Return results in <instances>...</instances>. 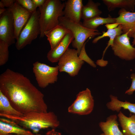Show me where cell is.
Instances as JSON below:
<instances>
[{
	"label": "cell",
	"instance_id": "cell-1",
	"mask_svg": "<svg viewBox=\"0 0 135 135\" xmlns=\"http://www.w3.org/2000/svg\"><path fill=\"white\" fill-rule=\"evenodd\" d=\"M0 90L12 107L23 114L48 112L43 94L21 73L7 69L0 76Z\"/></svg>",
	"mask_w": 135,
	"mask_h": 135
},
{
	"label": "cell",
	"instance_id": "cell-2",
	"mask_svg": "<svg viewBox=\"0 0 135 135\" xmlns=\"http://www.w3.org/2000/svg\"><path fill=\"white\" fill-rule=\"evenodd\" d=\"M0 116L13 121L21 127L31 130L35 134L42 129L56 128L60 124L57 116L52 112H32L20 116L0 113Z\"/></svg>",
	"mask_w": 135,
	"mask_h": 135
},
{
	"label": "cell",
	"instance_id": "cell-3",
	"mask_svg": "<svg viewBox=\"0 0 135 135\" xmlns=\"http://www.w3.org/2000/svg\"><path fill=\"white\" fill-rule=\"evenodd\" d=\"M65 3L60 0H46L39 8L40 38H43L46 32L59 24V18L64 16Z\"/></svg>",
	"mask_w": 135,
	"mask_h": 135
},
{
	"label": "cell",
	"instance_id": "cell-4",
	"mask_svg": "<svg viewBox=\"0 0 135 135\" xmlns=\"http://www.w3.org/2000/svg\"><path fill=\"white\" fill-rule=\"evenodd\" d=\"M59 20L60 24L64 26L72 34L74 39L72 42V45L74 48L76 49L78 56L86 39L102 34L97 29L88 28L83 26L82 23L74 22L64 16L60 17Z\"/></svg>",
	"mask_w": 135,
	"mask_h": 135
},
{
	"label": "cell",
	"instance_id": "cell-5",
	"mask_svg": "<svg viewBox=\"0 0 135 135\" xmlns=\"http://www.w3.org/2000/svg\"><path fill=\"white\" fill-rule=\"evenodd\" d=\"M40 12L37 10L32 14L16 40V46L17 50H21L27 45L30 44L40 34Z\"/></svg>",
	"mask_w": 135,
	"mask_h": 135
},
{
	"label": "cell",
	"instance_id": "cell-6",
	"mask_svg": "<svg viewBox=\"0 0 135 135\" xmlns=\"http://www.w3.org/2000/svg\"><path fill=\"white\" fill-rule=\"evenodd\" d=\"M57 65L60 72H65L71 76L78 75L84 62L79 58L76 50L68 48L60 57Z\"/></svg>",
	"mask_w": 135,
	"mask_h": 135
},
{
	"label": "cell",
	"instance_id": "cell-7",
	"mask_svg": "<svg viewBox=\"0 0 135 135\" xmlns=\"http://www.w3.org/2000/svg\"><path fill=\"white\" fill-rule=\"evenodd\" d=\"M33 72L38 86L44 88L57 81L59 70L58 66L52 67L37 61L33 64Z\"/></svg>",
	"mask_w": 135,
	"mask_h": 135
},
{
	"label": "cell",
	"instance_id": "cell-8",
	"mask_svg": "<svg viewBox=\"0 0 135 135\" xmlns=\"http://www.w3.org/2000/svg\"><path fill=\"white\" fill-rule=\"evenodd\" d=\"M94 100L90 90L87 88L80 92L76 100L68 108L69 113L81 115H87L92 111Z\"/></svg>",
	"mask_w": 135,
	"mask_h": 135
},
{
	"label": "cell",
	"instance_id": "cell-9",
	"mask_svg": "<svg viewBox=\"0 0 135 135\" xmlns=\"http://www.w3.org/2000/svg\"><path fill=\"white\" fill-rule=\"evenodd\" d=\"M130 32L116 37L111 46L114 55L127 61L135 58V48L131 44L128 36Z\"/></svg>",
	"mask_w": 135,
	"mask_h": 135
},
{
	"label": "cell",
	"instance_id": "cell-10",
	"mask_svg": "<svg viewBox=\"0 0 135 135\" xmlns=\"http://www.w3.org/2000/svg\"><path fill=\"white\" fill-rule=\"evenodd\" d=\"M14 28L12 14L8 8L0 15V40L9 46L15 42Z\"/></svg>",
	"mask_w": 135,
	"mask_h": 135
},
{
	"label": "cell",
	"instance_id": "cell-11",
	"mask_svg": "<svg viewBox=\"0 0 135 135\" xmlns=\"http://www.w3.org/2000/svg\"><path fill=\"white\" fill-rule=\"evenodd\" d=\"M8 8L12 15L14 28L15 37L16 40L32 14L20 6L16 0L12 7Z\"/></svg>",
	"mask_w": 135,
	"mask_h": 135
},
{
	"label": "cell",
	"instance_id": "cell-12",
	"mask_svg": "<svg viewBox=\"0 0 135 135\" xmlns=\"http://www.w3.org/2000/svg\"><path fill=\"white\" fill-rule=\"evenodd\" d=\"M119 16L116 18V22L121 26L123 34L130 31L128 36L130 38L135 32V12L120 9L118 12Z\"/></svg>",
	"mask_w": 135,
	"mask_h": 135
},
{
	"label": "cell",
	"instance_id": "cell-13",
	"mask_svg": "<svg viewBox=\"0 0 135 135\" xmlns=\"http://www.w3.org/2000/svg\"><path fill=\"white\" fill-rule=\"evenodd\" d=\"M82 0H68L65 3L64 16L74 22L80 23L83 6Z\"/></svg>",
	"mask_w": 135,
	"mask_h": 135
},
{
	"label": "cell",
	"instance_id": "cell-14",
	"mask_svg": "<svg viewBox=\"0 0 135 135\" xmlns=\"http://www.w3.org/2000/svg\"><path fill=\"white\" fill-rule=\"evenodd\" d=\"M74 39L73 34L70 31L55 48L49 51L47 55L48 60L52 63L58 62Z\"/></svg>",
	"mask_w": 135,
	"mask_h": 135
},
{
	"label": "cell",
	"instance_id": "cell-15",
	"mask_svg": "<svg viewBox=\"0 0 135 135\" xmlns=\"http://www.w3.org/2000/svg\"><path fill=\"white\" fill-rule=\"evenodd\" d=\"M22 135H35L25 130L13 121L3 118H0V135H10L12 134Z\"/></svg>",
	"mask_w": 135,
	"mask_h": 135
},
{
	"label": "cell",
	"instance_id": "cell-16",
	"mask_svg": "<svg viewBox=\"0 0 135 135\" xmlns=\"http://www.w3.org/2000/svg\"><path fill=\"white\" fill-rule=\"evenodd\" d=\"M70 31L63 26H58L44 34L50 45L51 50L55 48Z\"/></svg>",
	"mask_w": 135,
	"mask_h": 135
},
{
	"label": "cell",
	"instance_id": "cell-17",
	"mask_svg": "<svg viewBox=\"0 0 135 135\" xmlns=\"http://www.w3.org/2000/svg\"><path fill=\"white\" fill-rule=\"evenodd\" d=\"M116 114L111 115L105 122H101L99 125L105 135H124L119 130Z\"/></svg>",
	"mask_w": 135,
	"mask_h": 135
},
{
	"label": "cell",
	"instance_id": "cell-18",
	"mask_svg": "<svg viewBox=\"0 0 135 135\" xmlns=\"http://www.w3.org/2000/svg\"><path fill=\"white\" fill-rule=\"evenodd\" d=\"M118 116L123 134L135 135V114L128 117L120 111Z\"/></svg>",
	"mask_w": 135,
	"mask_h": 135
},
{
	"label": "cell",
	"instance_id": "cell-19",
	"mask_svg": "<svg viewBox=\"0 0 135 135\" xmlns=\"http://www.w3.org/2000/svg\"><path fill=\"white\" fill-rule=\"evenodd\" d=\"M111 100L106 104L107 108L112 111L119 112L122 108L128 110L130 113L135 114V104L131 103L125 100L124 102L119 100L118 97L112 95H110Z\"/></svg>",
	"mask_w": 135,
	"mask_h": 135
},
{
	"label": "cell",
	"instance_id": "cell-20",
	"mask_svg": "<svg viewBox=\"0 0 135 135\" xmlns=\"http://www.w3.org/2000/svg\"><path fill=\"white\" fill-rule=\"evenodd\" d=\"M109 12L114 10L116 8L124 9L134 12L135 6V0H103Z\"/></svg>",
	"mask_w": 135,
	"mask_h": 135
},
{
	"label": "cell",
	"instance_id": "cell-21",
	"mask_svg": "<svg viewBox=\"0 0 135 135\" xmlns=\"http://www.w3.org/2000/svg\"><path fill=\"white\" fill-rule=\"evenodd\" d=\"M100 4L95 2L92 0H89L85 5H83L82 10L81 19L84 20H88L99 16L102 12L98 8Z\"/></svg>",
	"mask_w": 135,
	"mask_h": 135
},
{
	"label": "cell",
	"instance_id": "cell-22",
	"mask_svg": "<svg viewBox=\"0 0 135 135\" xmlns=\"http://www.w3.org/2000/svg\"><path fill=\"white\" fill-rule=\"evenodd\" d=\"M123 32L122 28L120 24L116 28L108 30L107 31L102 32V34L101 35L95 38L92 40V42L93 44L96 43L100 39L108 37L110 38V40L108 41L107 46L104 50L101 59L103 60L104 54L107 49L110 46H112L114 40L116 37L120 36L122 34Z\"/></svg>",
	"mask_w": 135,
	"mask_h": 135
},
{
	"label": "cell",
	"instance_id": "cell-23",
	"mask_svg": "<svg viewBox=\"0 0 135 135\" xmlns=\"http://www.w3.org/2000/svg\"><path fill=\"white\" fill-rule=\"evenodd\" d=\"M116 22V18H112L110 15H108V16L106 18L99 16L83 20L82 24L83 26L88 28L96 30L100 25Z\"/></svg>",
	"mask_w": 135,
	"mask_h": 135
},
{
	"label": "cell",
	"instance_id": "cell-24",
	"mask_svg": "<svg viewBox=\"0 0 135 135\" xmlns=\"http://www.w3.org/2000/svg\"><path fill=\"white\" fill-rule=\"evenodd\" d=\"M0 113L8 115L21 116L23 114L14 109L7 98L0 90Z\"/></svg>",
	"mask_w": 135,
	"mask_h": 135
},
{
	"label": "cell",
	"instance_id": "cell-25",
	"mask_svg": "<svg viewBox=\"0 0 135 135\" xmlns=\"http://www.w3.org/2000/svg\"><path fill=\"white\" fill-rule=\"evenodd\" d=\"M9 46L6 42L0 40V66L4 65L8 62L9 58L8 48Z\"/></svg>",
	"mask_w": 135,
	"mask_h": 135
},
{
	"label": "cell",
	"instance_id": "cell-26",
	"mask_svg": "<svg viewBox=\"0 0 135 135\" xmlns=\"http://www.w3.org/2000/svg\"><path fill=\"white\" fill-rule=\"evenodd\" d=\"M16 0L20 6L32 14L37 10V7L32 0Z\"/></svg>",
	"mask_w": 135,
	"mask_h": 135
},
{
	"label": "cell",
	"instance_id": "cell-27",
	"mask_svg": "<svg viewBox=\"0 0 135 135\" xmlns=\"http://www.w3.org/2000/svg\"><path fill=\"white\" fill-rule=\"evenodd\" d=\"M87 42L84 44L80 51V53L78 56L79 58L82 60L86 62L90 66L94 68H96V64L88 56L87 54L85 49L86 44Z\"/></svg>",
	"mask_w": 135,
	"mask_h": 135
},
{
	"label": "cell",
	"instance_id": "cell-28",
	"mask_svg": "<svg viewBox=\"0 0 135 135\" xmlns=\"http://www.w3.org/2000/svg\"><path fill=\"white\" fill-rule=\"evenodd\" d=\"M130 77L132 80L131 85L129 88L125 92L126 94L129 95L132 94L133 92L135 91V73L132 74Z\"/></svg>",
	"mask_w": 135,
	"mask_h": 135
},
{
	"label": "cell",
	"instance_id": "cell-29",
	"mask_svg": "<svg viewBox=\"0 0 135 135\" xmlns=\"http://www.w3.org/2000/svg\"><path fill=\"white\" fill-rule=\"evenodd\" d=\"M4 4L5 7L9 8L12 7L16 0H0Z\"/></svg>",
	"mask_w": 135,
	"mask_h": 135
},
{
	"label": "cell",
	"instance_id": "cell-30",
	"mask_svg": "<svg viewBox=\"0 0 135 135\" xmlns=\"http://www.w3.org/2000/svg\"><path fill=\"white\" fill-rule=\"evenodd\" d=\"M46 0H32L36 7H40L42 6L46 2Z\"/></svg>",
	"mask_w": 135,
	"mask_h": 135
},
{
	"label": "cell",
	"instance_id": "cell-31",
	"mask_svg": "<svg viewBox=\"0 0 135 135\" xmlns=\"http://www.w3.org/2000/svg\"><path fill=\"white\" fill-rule=\"evenodd\" d=\"M120 25L119 24L116 23L112 24H107L105 26L108 30L112 29L117 28Z\"/></svg>",
	"mask_w": 135,
	"mask_h": 135
},
{
	"label": "cell",
	"instance_id": "cell-32",
	"mask_svg": "<svg viewBox=\"0 0 135 135\" xmlns=\"http://www.w3.org/2000/svg\"><path fill=\"white\" fill-rule=\"evenodd\" d=\"M45 135H61V134L56 131L54 128L47 132Z\"/></svg>",
	"mask_w": 135,
	"mask_h": 135
},
{
	"label": "cell",
	"instance_id": "cell-33",
	"mask_svg": "<svg viewBox=\"0 0 135 135\" xmlns=\"http://www.w3.org/2000/svg\"><path fill=\"white\" fill-rule=\"evenodd\" d=\"M131 37L133 38V40L132 42V46H133L135 45V32L131 36Z\"/></svg>",
	"mask_w": 135,
	"mask_h": 135
},
{
	"label": "cell",
	"instance_id": "cell-34",
	"mask_svg": "<svg viewBox=\"0 0 135 135\" xmlns=\"http://www.w3.org/2000/svg\"><path fill=\"white\" fill-rule=\"evenodd\" d=\"M7 9L4 8H0V15L4 13L6 10Z\"/></svg>",
	"mask_w": 135,
	"mask_h": 135
},
{
	"label": "cell",
	"instance_id": "cell-35",
	"mask_svg": "<svg viewBox=\"0 0 135 135\" xmlns=\"http://www.w3.org/2000/svg\"><path fill=\"white\" fill-rule=\"evenodd\" d=\"M5 6L3 3L0 1V8H4Z\"/></svg>",
	"mask_w": 135,
	"mask_h": 135
},
{
	"label": "cell",
	"instance_id": "cell-36",
	"mask_svg": "<svg viewBox=\"0 0 135 135\" xmlns=\"http://www.w3.org/2000/svg\"><path fill=\"white\" fill-rule=\"evenodd\" d=\"M35 135H41L40 134L38 133L36 134H35Z\"/></svg>",
	"mask_w": 135,
	"mask_h": 135
},
{
	"label": "cell",
	"instance_id": "cell-37",
	"mask_svg": "<svg viewBox=\"0 0 135 135\" xmlns=\"http://www.w3.org/2000/svg\"><path fill=\"white\" fill-rule=\"evenodd\" d=\"M100 135H105V134H104V133H102L100 134Z\"/></svg>",
	"mask_w": 135,
	"mask_h": 135
},
{
	"label": "cell",
	"instance_id": "cell-38",
	"mask_svg": "<svg viewBox=\"0 0 135 135\" xmlns=\"http://www.w3.org/2000/svg\"><path fill=\"white\" fill-rule=\"evenodd\" d=\"M10 135H20V134H11Z\"/></svg>",
	"mask_w": 135,
	"mask_h": 135
},
{
	"label": "cell",
	"instance_id": "cell-39",
	"mask_svg": "<svg viewBox=\"0 0 135 135\" xmlns=\"http://www.w3.org/2000/svg\"><path fill=\"white\" fill-rule=\"evenodd\" d=\"M134 69H135V68H134Z\"/></svg>",
	"mask_w": 135,
	"mask_h": 135
}]
</instances>
